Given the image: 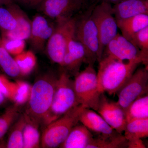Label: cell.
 Here are the masks:
<instances>
[{"mask_svg":"<svg viewBox=\"0 0 148 148\" xmlns=\"http://www.w3.org/2000/svg\"><path fill=\"white\" fill-rule=\"evenodd\" d=\"M97 72L98 88L101 93L116 94L127 82L141 63L137 61H119L102 57Z\"/></svg>","mask_w":148,"mask_h":148,"instance_id":"cell-1","label":"cell"},{"mask_svg":"<svg viewBox=\"0 0 148 148\" xmlns=\"http://www.w3.org/2000/svg\"><path fill=\"white\" fill-rule=\"evenodd\" d=\"M58 76L48 72L38 78L32 86L25 113L44 124L53 101Z\"/></svg>","mask_w":148,"mask_h":148,"instance_id":"cell-2","label":"cell"},{"mask_svg":"<svg viewBox=\"0 0 148 148\" xmlns=\"http://www.w3.org/2000/svg\"><path fill=\"white\" fill-rule=\"evenodd\" d=\"M80 104L77 101L73 80L65 70L62 69L58 76L53 101L44 125H46L64 115Z\"/></svg>","mask_w":148,"mask_h":148,"instance_id":"cell-3","label":"cell"},{"mask_svg":"<svg viewBox=\"0 0 148 148\" xmlns=\"http://www.w3.org/2000/svg\"><path fill=\"white\" fill-rule=\"evenodd\" d=\"M94 3L77 16L75 38L84 47L86 63L93 64L98 61L99 38L97 27L91 17Z\"/></svg>","mask_w":148,"mask_h":148,"instance_id":"cell-4","label":"cell"},{"mask_svg":"<svg viewBox=\"0 0 148 148\" xmlns=\"http://www.w3.org/2000/svg\"><path fill=\"white\" fill-rule=\"evenodd\" d=\"M85 107L79 105L64 115L46 125L41 138V147H59L73 127L79 122V115Z\"/></svg>","mask_w":148,"mask_h":148,"instance_id":"cell-5","label":"cell"},{"mask_svg":"<svg viewBox=\"0 0 148 148\" xmlns=\"http://www.w3.org/2000/svg\"><path fill=\"white\" fill-rule=\"evenodd\" d=\"M75 77L74 88L79 104L96 111L102 93L98 88L97 72L94 65L88 64Z\"/></svg>","mask_w":148,"mask_h":148,"instance_id":"cell-6","label":"cell"},{"mask_svg":"<svg viewBox=\"0 0 148 148\" xmlns=\"http://www.w3.org/2000/svg\"><path fill=\"white\" fill-rule=\"evenodd\" d=\"M98 31L99 47L98 62L101 61L106 46L118 34L117 24L112 4L101 1L96 3L91 14Z\"/></svg>","mask_w":148,"mask_h":148,"instance_id":"cell-7","label":"cell"},{"mask_svg":"<svg viewBox=\"0 0 148 148\" xmlns=\"http://www.w3.org/2000/svg\"><path fill=\"white\" fill-rule=\"evenodd\" d=\"M77 16L56 22L55 29L48 40L45 48L51 61L61 66L70 41L75 37Z\"/></svg>","mask_w":148,"mask_h":148,"instance_id":"cell-8","label":"cell"},{"mask_svg":"<svg viewBox=\"0 0 148 148\" xmlns=\"http://www.w3.org/2000/svg\"><path fill=\"white\" fill-rule=\"evenodd\" d=\"M89 6L84 0H44L37 8L45 16L56 22L73 18Z\"/></svg>","mask_w":148,"mask_h":148,"instance_id":"cell-9","label":"cell"},{"mask_svg":"<svg viewBox=\"0 0 148 148\" xmlns=\"http://www.w3.org/2000/svg\"><path fill=\"white\" fill-rule=\"evenodd\" d=\"M148 68L136 70L118 92L117 103L124 111L138 98L147 94Z\"/></svg>","mask_w":148,"mask_h":148,"instance_id":"cell-10","label":"cell"},{"mask_svg":"<svg viewBox=\"0 0 148 148\" xmlns=\"http://www.w3.org/2000/svg\"><path fill=\"white\" fill-rule=\"evenodd\" d=\"M103 57H110L121 61H137L143 63L148 68V57L119 33L106 46L102 58Z\"/></svg>","mask_w":148,"mask_h":148,"instance_id":"cell-11","label":"cell"},{"mask_svg":"<svg viewBox=\"0 0 148 148\" xmlns=\"http://www.w3.org/2000/svg\"><path fill=\"white\" fill-rule=\"evenodd\" d=\"M43 14H36L32 20L31 33L29 39L31 47L35 51L44 50L48 40L53 33L56 22L51 21Z\"/></svg>","mask_w":148,"mask_h":148,"instance_id":"cell-12","label":"cell"},{"mask_svg":"<svg viewBox=\"0 0 148 148\" xmlns=\"http://www.w3.org/2000/svg\"><path fill=\"white\" fill-rule=\"evenodd\" d=\"M96 112L113 129L122 134L126 125L125 112L117 102L111 101L102 93Z\"/></svg>","mask_w":148,"mask_h":148,"instance_id":"cell-13","label":"cell"},{"mask_svg":"<svg viewBox=\"0 0 148 148\" xmlns=\"http://www.w3.org/2000/svg\"><path fill=\"white\" fill-rule=\"evenodd\" d=\"M84 63H86L85 50L83 46L74 37L69 43L60 66L69 75L71 74L75 76L80 72V69Z\"/></svg>","mask_w":148,"mask_h":148,"instance_id":"cell-14","label":"cell"},{"mask_svg":"<svg viewBox=\"0 0 148 148\" xmlns=\"http://www.w3.org/2000/svg\"><path fill=\"white\" fill-rule=\"evenodd\" d=\"M79 122L96 136L108 137L119 133L92 109L88 108L83 109L79 115Z\"/></svg>","mask_w":148,"mask_h":148,"instance_id":"cell-15","label":"cell"},{"mask_svg":"<svg viewBox=\"0 0 148 148\" xmlns=\"http://www.w3.org/2000/svg\"><path fill=\"white\" fill-rule=\"evenodd\" d=\"M8 5L15 16L17 25L12 31L1 33V38L24 40H29L31 33L32 20L14 1L9 4Z\"/></svg>","mask_w":148,"mask_h":148,"instance_id":"cell-16","label":"cell"},{"mask_svg":"<svg viewBox=\"0 0 148 148\" xmlns=\"http://www.w3.org/2000/svg\"><path fill=\"white\" fill-rule=\"evenodd\" d=\"M112 8L116 21L139 14H148V0H123L114 5Z\"/></svg>","mask_w":148,"mask_h":148,"instance_id":"cell-17","label":"cell"},{"mask_svg":"<svg viewBox=\"0 0 148 148\" xmlns=\"http://www.w3.org/2000/svg\"><path fill=\"white\" fill-rule=\"evenodd\" d=\"M94 135L84 125L77 124L71 130L61 148H87Z\"/></svg>","mask_w":148,"mask_h":148,"instance_id":"cell-18","label":"cell"},{"mask_svg":"<svg viewBox=\"0 0 148 148\" xmlns=\"http://www.w3.org/2000/svg\"><path fill=\"white\" fill-rule=\"evenodd\" d=\"M122 35L130 41L136 33L148 27V14H141L116 21Z\"/></svg>","mask_w":148,"mask_h":148,"instance_id":"cell-19","label":"cell"},{"mask_svg":"<svg viewBox=\"0 0 148 148\" xmlns=\"http://www.w3.org/2000/svg\"><path fill=\"white\" fill-rule=\"evenodd\" d=\"M24 114L26 122L23 130V148H40L41 135L39 129L40 124L25 113Z\"/></svg>","mask_w":148,"mask_h":148,"instance_id":"cell-20","label":"cell"},{"mask_svg":"<svg viewBox=\"0 0 148 148\" xmlns=\"http://www.w3.org/2000/svg\"><path fill=\"white\" fill-rule=\"evenodd\" d=\"M127 148V141L119 133L108 137H93L87 148Z\"/></svg>","mask_w":148,"mask_h":148,"instance_id":"cell-21","label":"cell"},{"mask_svg":"<svg viewBox=\"0 0 148 148\" xmlns=\"http://www.w3.org/2000/svg\"><path fill=\"white\" fill-rule=\"evenodd\" d=\"M126 122L148 118V94L135 100L125 111Z\"/></svg>","mask_w":148,"mask_h":148,"instance_id":"cell-22","label":"cell"},{"mask_svg":"<svg viewBox=\"0 0 148 148\" xmlns=\"http://www.w3.org/2000/svg\"><path fill=\"white\" fill-rule=\"evenodd\" d=\"M123 132V135L127 141L147 138L148 118L128 122L126 123Z\"/></svg>","mask_w":148,"mask_h":148,"instance_id":"cell-23","label":"cell"},{"mask_svg":"<svg viewBox=\"0 0 148 148\" xmlns=\"http://www.w3.org/2000/svg\"><path fill=\"white\" fill-rule=\"evenodd\" d=\"M26 122L25 114L20 115L11 127L5 144L6 148H23V130Z\"/></svg>","mask_w":148,"mask_h":148,"instance_id":"cell-24","label":"cell"},{"mask_svg":"<svg viewBox=\"0 0 148 148\" xmlns=\"http://www.w3.org/2000/svg\"><path fill=\"white\" fill-rule=\"evenodd\" d=\"M21 76H27L34 71L37 64V58L34 51H24L14 56Z\"/></svg>","mask_w":148,"mask_h":148,"instance_id":"cell-25","label":"cell"},{"mask_svg":"<svg viewBox=\"0 0 148 148\" xmlns=\"http://www.w3.org/2000/svg\"><path fill=\"white\" fill-rule=\"evenodd\" d=\"M12 56L0 43V68L8 77L12 78L21 77L16 61Z\"/></svg>","mask_w":148,"mask_h":148,"instance_id":"cell-26","label":"cell"},{"mask_svg":"<svg viewBox=\"0 0 148 148\" xmlns=\"http://www.w3.org/2000/svg\"><path fill=\"white\" fill-rule=\"evenodd\" d=\"M19 115L18 107L15 105L7 108L0 114V141L10 129Z\"/></svg>","mask_w":148,"mask_h":148,"instance_id":"cell-27","label":"cell"},{"mask_svg":"<svg viewBox=\"0 0 148 148\" xmlns=\"http://www.w3.org/2000/svg\"><path fill=\"white\" fill-rule=\"evenodd\" d=\"M14 82L16 88L11 101L14 103V105L19 107L28 102L32 86L27 82L21 80H17Z\"/></svg>","mask_w":148,"mask_h":148,"instance_id":"cell-28","label":"cell"},{"mask_svg":"<svg viewBox=\"0 0 148 148\" xmlns=\"http://www.w3.org/2000/svg\"><path fill=\"white\" fill-rule=\"evenodd\" d=\"M17 25L15 16L8 5L0 6V31L5 33L12 31Z\"/></svg>","mask_w":148,"mask_h":148,"instance_id":"cell-29","label":"cell"},{"mask_svg":"<svg viewBox=\"0 0 148 148\" xmlns=\"http://www.w3.org/2000/svg\"><path fill=\"white\" fill-rule=\"evenodd\" d=\"M25 41L1 38V43L9 53L15 56L25 51L26 46Z\"/></svg>","mask_w":148,"mask_h":148,"instance_id":"cell-30","label":"cell"},{"mask_svg":"<svg viewBox=\"0 0 148 148\" xmlns=\"http://www.w3.org/2000/svg\"><path fill=\"white\" fill-rule=\"evenodd\" d=\"M130 41L138 47L144 55L148 57V27L136 33Z\"/></svg>","mask_w":148,"mask_h":148,"instance_id":"cell-31","label":"cell"},{"mask_svg":"<svg viewBox=\"0 0 148 148\" xmlns=\"http://www.w3.org/2000/svg\"><path fill=\"white\" fill-rule=\"evenodd\" d=\"M15 82H11L5 75L0 74V92L11 101L15 91Z\"/></svg>","mask_w":148,"mask_h":148,"instance_id":"cell-32","label":"cell"},{"mask_svg":"<svg viewBox=\"0 0 148 148\" xmlns=\"http://www.w3.org/2000/svg\"><path fill=\"white\" fill-rule=\"evenodd\" d=\"M127 148H145V145L142 139H135L127 141Z\"/></svg>","mask_w":148,"mask_h":148,"instance_id":"cell-33","label":"cell"},{"mask_svg":"<svg viewBox=\"0 0 148 148\" xmlns=\"http://www.w3.org/2000/svg\"><path fill=\"white\" fill-rule=\"evenodd\" d=\"M18 3L30 7H38L44 0H16Z\"/></svg>","mask_w":148,"mask_h":148,"instance_id":"cell-34","label":"cell"},{"mask_svg":"<svg viewBox=\"0 0 148 148\" xmlns=\"http://www.w3.org/2000/svg\"><path fill=\"white\" fill-rule=\"evenodd\" d=\"M13 2L14 0H0V6L7 5Z\"/></svg>","mask_w":148,"mask_h":148,"instance_id":"cell-35","label":"cell"},{"mask_svg":"<svg viewBox=\"0 0 148 148\" xmlns=\"http://www.w3.org/2000/svg\"><path fill=\"white\" fill-rule=\"evenodd\" d=\"M6 99H7V98H5V96L0 92V106L5 103Z\"/></svg>","mask_w":148,"mask_h":148,"instance_id":"cell-36","label":"cell"},{"mask_svg":"<svg viewBox=\"0 0 148 148\" xmlns=\"http://www.w3.org/2000/svg\"><path fill=\"white\" fill-rule=\"evenodd\" d=\"M101 1L106 2L111 4H113L114 5L118 3L123 1V0H101Z\"/></svg>","mask_w":148,"mask_h":148,"instance_id":"cell-37","label":"cell"},{"mask_svg":"<svg viewBox=\"0 0 148 148\" xmlns=\"http://www.w3.org/2000/svg\"><path fill=\"white\" fill-rule=\"evenodd\" d=\"M86 3L88 5L94 3L95 2V0H84Z\"/></svg>","mask_w":148,"mask_h":148,"instance_id":"cell-38","label":"cell"},{"mask_svg":"<svg viewBox=\"0 0 148 148\" xmlns=\"http://www.w3.org/2000/svg\"><path fill=\"white\" fill-rule=\"evenodd\" d=\"M1 36L0 35V43L1 42Z\"/></svg>","mask_w":148,"mask_h":148,"instance_id":"cell-39","label":"cell"}]
</instances>
